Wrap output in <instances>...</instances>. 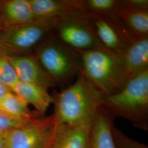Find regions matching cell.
Segmentation results:
<instances>
[{
	"instance_id": "obj_23",
	"label": "cell",
	"mask_w": 148,
	"mask_h": 148,
	"mask_svg": "<svg viewBox=\"0 0 148 148\" xmlns=\"http://www.w3.org/2000/svg\"><path fill=\"white\" fill-rule=\"evenodd\" d=\"M12 90L9 88L5 87V86H4L0 83V101L2 99V98L8 93H9Z\"/></svg>"
},
{
	"instance_id": "obj_20",
	"label": "cell",
	"mask_w": 148,
	"mask_h": 148,
	"mask_svg": "<svg viewBox=\"0 0 148 148\" xmlns=\"http://www.w3.org/2000/svg\"><path fill=\"white\" fill-rule=\"evenodd\" d=\"M112 133L117 148H148L147 145L128 137L114 125Z\"/></svg>"
},
{
	"instance_id": "obj_14",
	"label": "cell",
	"mask_w": 148,
	"mask_h": 148,
	"mask_svg": "<svg viewBox=\"0 0 148 148\" xmlns=\"http://www.w3.org/2000/svg\"><path fill=\"white\" fill-rule=\"evenodd\" d=\"M0 16L5 28L35 21L29 0L0 1Z\"/></svg>"
},
{
	"instance_id": "obj_1",
	"label": "cell",
	"mask_w": 148,
	"mask_h": 148,
	"mask_svg": "<svg viewBox=\"0 0 148 148\" xmlns=\"http://www.w3.org/2000/svg\"><path fill=\"white\" fill-rule=\"evenodd\" d=\"M56 124L91 123L101 106L102 95L81 72L72 84L53 97Z\"/></svg>"
},
{
	"instance_id": "obj_5",
	"label": "cell",
	"mask_w": 148,
	"mask_h": 148,
	"mask_svg": "<svg viewBox=\"0 0 148 148\" xmlns=\"http://www.w3.org/2000/svg\"><path fill=\"white\" fill-rule=\"evenodd\" d=\"M58 19L6 27L0 34V51L8 56L27 54L54 33Z\"/></svg>"
},
{
	"instance_id": "obj_7",
	"label": "cell",
	"mask_w": 148,
	"mask_h": 148,
	"mask_svg": "<svg viewBox=\"0 0 148 148\" xmlns=\"http://www.w3.org/2000/svg\"><path fill=\"white\" fill-rule=\"evenodd\" d=\"M56 125L52 115L27 122L5 132V148H48Z\"/></svg>"
},
{
	"instance_id": "obj_8",
	"label": "cell",
	"mask_w": 148,
	"mask_h": 148,
	"mask_svg": "<svg viewBox=\"0 0 148 148\" xmlns=\"http://www.w3.org/2000/svg\"><path fill=\"white\" fill-rule=\"evenodd\" d=\"M85 12L101 45L121 57L136 37L117 16H103Z\"/></svg>"
},
{
	"instance_id": "obj_10",
	"label": "cell",
	"mask_w": 148,
	"mask_h": 148,
	"mask_svg": "<svg viewBox=\"0 0 148 148\" xmlns=\"http://www.w3.org/2000/svg\"><path fill=\"white\" fill-rule=\"evenodd\" d=\"M114 120L101 106L90 125L86 148H117L112 133Z\"/></svg>"
},
{
	"instance_id": "obj_13",
	"label": "cell",
	"mask_w": 148,
	"mask_h": 148,
	"mask_svg": "<svg viewBox=\"0 0 148 148\" xmlns=\"http://www.w3.org/2000/svg\"><path fill=\"white\" fill-rule=\"evenodd\" d=\"M120 58L132 77L148 71V36L136 38Z\"/></svg>"
},
{
	"instance_id": "obj_18",
	"label": "cell",
	"mask_w": 148,
	"mask_h": 148,
	"mask_svg": "<svg viewBox=\"0 0 148 148\" xmlns=\"http://www.w3.org/2000/svg\"><path fill=\"white\" fill-rule=\"evenodd\" d=\"M123 7V0H83L82 10L103 16H117Z\"/></svg>"
},
{
	"instance_id": "obj_9",
	"label": "cell",
	"mask_w": 148,
	"mask_h": 148,
	"mask_svg": "<svg viewBox=\"0 0 148 148\" xmlns=\"http://www.w3.org/2000/svg\"><path fill=\"white\" fill-rule=\"evenodd\" d=\"M8 58L20 82L37 86L47 90L57 86L34 55H8Z\"/></svg>"
},
{
	"instance_id": "obj_2",
	"label": "cell",
	"mask_w": 148,
	"mask_h": 148,
	"mask_svg": "<svg viewBox=\"0 0 148 148\" xmlns=\"http://www.w3.org/2000/svg\"><path fill=\"white\" fill-rule=\"evenodd\" d=\"M76 52L81 59L80 72L102 96L119 92L132 78L120 57L103 47Z\"/></svg>"
},
{
	"instance_id": "obj_4",
	"label": "cell",
	"mask_w": 148,
	"mask_h": 148,
	"mask_svg": "<svg viewBox=\"0 0 148 148\" xmlns=\"http://www.w3.org/2000/svg\"><path fill=\"white\" fill-rule=\"evenodd\" d=\"M43 69L56 84H69L81 71L79 54L53 33L36 48L35 55Z\"/></svg>"
},
{
	"instance_id": "obj_21",
	"label": "cell",
	"mask_w": 148,
	"mask_h": 148,
	"mask_svg": "<svg viewBox=\"0 0 148 148\" xmlns=\"http://www.w3.org/2000/svg\"><path fill=\"white\" fill-rule=\"evenodd\" d=\"M29 121L30 120L21 119L0 111V132H7Z\"/></svg>"
},
{
	"instance_id": "obj_17",
	"label": "cell",
	"mask_w": 148,
	"mask_h": 148,
	"mask_svg": "<svg viewBox=\"0 0 148 148\" xmlns=\"http://www.w3.org/2000/svg\"><path fill=\"white\" fill-rule=\"evenodd\" d=\"M0 111L26 120L42 116L37 111L31 110L28 104L12 91L0 101Z\"/></svg>"
},
{
	"instance_id": "obj_22",
	"label": "cell",
	"mask_w": 148,
	"mask_h": 148,
	"mask_svg": "<svg viewBox=\"0 0 148 148\" xmlns=\"http://www.w3.org/2000/svg\"><path fill=\"white\" fill-rule=\"evenodd\" d=\"M123 3L129 8L148 11V0H123Z\"/></svg>"
},
{
	"instance_id": "obj_12",
	"label": "cell",
	"mask_w": 148,
	"mask_h": 148,
	"mask_svg": "<svg viewBox=\"0 0 148 148\" xmlns=\"http://www.w3.org/2000/svg\"><path fill=\"white\" fill-rule=\"evenodd\" d=\"M92 123L78 125L56 124L48 148H86Z\"/></svg>"
},
{
	"instance_id": "obj_16",
	"label": "cell",
	"mask_w": 148,
	"mask_h": 148,
	"mask_svg": "<svg viewBox=\"0 0 148 148\" xmlns=\"http://www.w3.org/2000/svg\"><path fill=\"white\" fill-rule=\"evenodd\" d=\"M117 16L134 37L148 36V11L129 8L124 4Z\"/></svg>"
},
{
	"instance_id": "obj_3",
	"label": "cell",
	"mask_w": 148,
	"mask_h": 148,
	"mask_svg": "<svg viewBox=\"0 0 148 148\" xmlns=\"http://www.w3.org/2000/svg\"><path fill=\"white\" fill-rule=\"evenodd\" d=\"M101 106L114 119L130 122L148 130V71L132 77L124 88L112 95L102 96Z\"/></svg>"
},
{
	"instance_id": "obj_24",
	"label": "cell",
	"mask_w": 148,
	"mask_h": 148,
	"mask_svg": "<svg viewBox=\"0 0 148 148\" xmlns=\"http://www.w3.org/2000/svg\"><path fill=\"white\" fill-rule=\"evenodd\" d=\"M5 132H0V148H5Z\"/></svg>"
},
{
	"instance_id": "obj_11",
	"label": "cell",
	"mask_w": 148,
	"mask_h": 148,
	"mask_svg": "<svg viewBox=\"0 0 148 148\" xmlns=\"http://www.w3.org/2000/svg\"><path fill=\"white\" fill-rule=\"evenodd\" d=\"M35 21L58 19L82 10L83 0H29Z\"/></svg>"
},
{
	"instance_id": "obj_15",
	"label": "cell",
	"mask_w": 148,
	"mask_h": 148,
	"mask_svg": "<svg viewBox=\"0 0 148 148\" xmlns=\"http://www.w3.org/2000/svg\"><path fill=\"white\" fill-rule=\"evenodd\" d=\"M11 90L28 105L33 106L36 111L42 116L53 103V97L49 94L48 90L37 86L19 81Z\"/></svg>"
},
{
	"instance_id": "obj_19",
	"label": "cell",
	"mask_w": 148,
	"mask_h": 148,
	"mask_svg": "<svg viewBox=\"0 0 148 148\" xmlns=\"http://www.w3.org/2000/svg\"><path fill=\"white\" fill-rule=\"evenodd\" d=\"M18 82L19 80L8 60V55L0 51V83L11 90Z\"/></svg>"
},
{
	"instance_id": "obj_6",
	"label": "cell",
	"mask_w": 148,
	"mask_h": 148,
	"mask_svg": "<svg viewBox=\"0 0 148 148\" xmlns=\"http://www.w3.org/2000/svg\"><path fill=\"white\" fill-rule=\"evenodd\" d=\"M54 33L75 51H85L103 47L85 11H74L59 18Z\"/></svg>"
},
{
	"instance_id": "obj_25",
	"label": "cell",
	"mask_w": 148,
	"mask_h": 148,
	"mask_svg": "<svg viewBox=\"0 0 148 148\" xmlns=\"http://www.w3.org/2000/svg\"><path fill=\"white\" fill-rule=\"evenodd\" d=\"M5 29V27L4 25V24L2 21V20L1 19V17L0 16V34L3 32V30Z\"/></svg>"
}]
</instances>
